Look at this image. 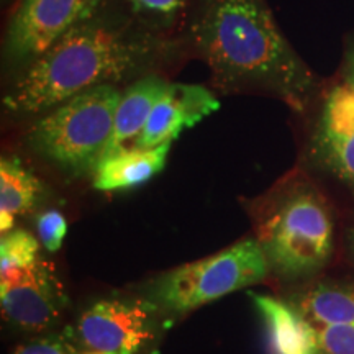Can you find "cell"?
<instances>
[{"label": "cell", "instance_id": "4", "mask_svg": "<svg viewBox=\"0 0 354 354\" xmlns=\"http://www.w3.org/2000/svg\"><path fill=\"white\" fill-rule=\"evenodd\" d=\"M120 95L113 84L74 95L35 122L28 146L73 176L94 174L112 141Z\"/></svg>", "mask_w": 354, "mask_h": 354}, {"label": "cell", "instance_id": "23", "mask_svg": "<svg viewBox=\"0 0 354 354\" xmlns=\"http://www.w3.org/2000/svg\"><path fill=\"white\" fill-rule=\"evenodd\" d=\"M351 246H353V253H354V232L351 233Z\"/></svg>", "mask_w": 354, "mask_h": 354}, {"label": "cell", "instance_id": "13", "mask_svg": "<svg viewBox=\"0 0 354 354\" xmlns=\"http://www.w3.org/2000/svg\"><path fill=\"white\" fill-rule=\"evenodd\" d=\"M169 84L159 76H146L127 87L115 110L113 135L107 154L135 146L148 123L154 105L167 91Z\"/></svg>", "mask_w": 354, "mask_h": 354}, {"label": "cell", "instance_id": "11", "mask_svg": "<svg viewBox=\"0 0 354 354\" xmlns=\"http://www.w3.org/2000/svg\"><path fill=\"white\" fill-rule=\"evenodd\" d=\"M251 299L264 320L271 354H318L315 328L294 305L269 295Z\"/></svg>", "mask_w": 354, "mask_h": 354}, {"label": "cell", "instance_id": "9", "mask_svg": "<svg viewBox=\"0 0 354 354\" xmlns=\"http://www.w3.org/2000/svg\"><path fill=\"white\" fill-rule=\"evenodd\" d=\"M313 154L354 194V88L346 82L336 84L325 97Z\"/></svg>", "mask_w": 354, "mask_h": 354}, {"label": "cell", "instance_id": "10", "mask_svg": "<svg viewBox=\"0 0 354 354\" xmlns=\"http://www.w3.org/2000/svg\"><path fill=\"white\" fill-rule=\"evenodd\" d=\"M218 99L209 88L197 84H169L154 105L143 133L135 146L151 149L172 143L180 133L196 127L198 122L218 110Z\"/></svg>", "mask_w": 354, "mask_h": 354}, {"label": "cell", "instance_id": "3", "mask_svg": "<svg viewBox=\"0 0 354 354\" xmlns=\"http://www.w3.org/2000/svg\"><path fill=\"white\" fill-rule=\"evenodd\" d=\"M256 240L269 269L287 279L317 272L333 250V221L322 194L307 180L281 184L254 209Z\"/></svg>", "mask_w": 354, "mask_h": 354}, {"label": "cell", "instance_id": "16", "mask_svg": "<svg viewBox=\"0 0 354 354\" xmlns=\"http://www.w3.org/2000/svg\"><path fill=\"white\" fill-rule=\"evenodd\" d=\"M39 261V243L26 230H12L0 240V274L26 269Z\"/></svg>", "mask_w": 354, "mask_h": 354}, {"label": "cell", "instance_id": "5", "mask_svg": "<svg viewBox=\"0 0 354 354\" xmlns=\"http://www.w3.org/2000/svg\"><path fill=\"white\" fill-rule=\"evenodd\" d=\"M269 264L258 240H243L220 253L179 266L154 279L149 300L159 312L180 317L216 299L264 281Z\"/></svg>", "mask_w": 354, "mask_h": 354}, {"label": "cell", "instance_id": "6", "mask_svg": "<svg viewBox=\"0 0 354 354\" xmlns=\"http://www.w3.org/2000/svg\"><path fill=\"white\" fill-rule=\"evenodd\" d=\"M158 313L149 299H104L79 315L74 336L86 351L141 354L156 338Z\"/></svg>", "mask_w": 354, "mask_h": 354}, {"label": "cell", "instance_id": "7", "mask_svg": "<svg viewBox=\"0 0 354 354\" xmlns=\"http://www.w3.org/2000/svg\"><path fill=\"white\" fill-rule=\"evenodd\" d=\"M100 0H24L8 25L6 55L17 63H33L64 35L91 20Z\"/></svg>", "mask_w": 354, "mask_h": 354}, {"label": "cell", "instance_id": "1", "mask_svg": "<svg viewBox=\"0 0 354 354\" xmlns=\"http://www.w3.org/2000/svg\"><path fill=\"white\" fill-rule=\"evenodd\" d=\"M190 33L221 92L264 91L299 112L313 97L312 71L264 0H203Z\"/></svg>", "mask_w": 354, "mask_h": 354}, {"label": "cell", "instance_id": "22", "mask_svg": "<svg viewBox=\"0 0 354 354\" xmlns=\"http://www.w3.org/2000/svg\"><path fill=\"white\" fill-rule=\"evenodd\" d=\"M81 354H110V353H100V351H84Z\"/></svg>", "mask_w": 354, "mask_h": 354}, {"label": "cell", "instance_id": "8", "mask_svg": "<svg viewBox=\"0 0 354 354\" xmlns=\"http://www.w3.org/2000/svg\"><path fill=\"white\" fill-rule=\"evenodd\" d=\"M64 294L46 261L0 274L3 318L24 331H43L59 318Z\"/></svg>", "mask_w": 354, "mask_h": 354}, {"label": "cell", "instance_id": "12", "mask_svg": "<svg viewBox=\"0 0 354 354\" xmlns=\"http://www.w3.org/2000/svg\"><path fill=\"white\" fill-rule=\"evenodd\" d=\"M172 143L151 149L138 146L110 153L100 161L94 172V187L104 192L138 187L165 169Z\"/></svg>", "mask_w": 354, "mask_h": 354}, {"label": "cell", "instance_id": "15", "mask_svg": "<svg viewBox=\"0 0 354 354\" xmlns=\"http://www.w3.org/2000/svg\"><path fill=\"white\" fill-rule=\"evenodd\" d=\"M312 326L354 325V290L322 284L290 302Z\"/></svg>", "mask_w": 354, "mask_h": 354}, {"label": "cell", "instance_id": "21", "mask_svg": "<svg viewBox=\"0 0 354 354\" xmlns=\"http://www.w3.org/2000/svg\"><path fill=\"white\" fill-rule=\"evenodd\" d=\"M344 74H346V84L354 88V48L348 53L346 69H344Z\"/></svg>", "mask_w": 354, "mask_h": 354}, {"label": "cell", "instance_id": "18", "mask_svg": "<svg viewBox=\"0 0 354 354\" xmlns=\"http://www.w3.org/2000/svg\"><path fill=\"white\" fill-rule=\"evenodd\" d=\"M37 230L41 245L50 253H56L63 246L68 223L63 214L57 210H46L37 218Z\"/></svg>", "mask_w": 354, "mask_h": 354}, {"label": "cell", "instance_id": "17", "mask_svg": "<svg viewBox=\"0 0 354 354\" xmlns=\"http://www.w3.org/2000/svg\"><path fill=\"white\" fill-rule=\"evenodd\" d=\"M318 354H354V325L313 326Z\"/></svg>", "mask_w": 354, "mask_h": 354}, {"label": "cell", "instance_id": "2", "mask_svg": "<svg viewBox=\"0 0 354 354\" xmlns=\"http://www.w3.org/2000/svg\"><path fill=\"white\" fill-rule=\"evenodd\" d=\"M159 53L161 46L151 38L91 19L30 63L2 104L17 115L51 110L88 88L143 71Z\"/></svg>", "mask_w": 354, "mask_h": 354}, {"label": "cell", "instance_id": "20", "mask_svg": "<svg viewBox=\"0 0 354 354\" xmlns=\"http://www.w3.org/2000/svg\"><path fill=\"white\" fill-rule=\"evenodd\" d=\"M128 2L135 8H138V10L167 15V13H172L177 8H180L184 0H128Z\"/></svg>", "mask_w": 354, "mask_h": 354}, {"label": "cell", "instance_id": "14", "mask_svg": "<svg viewBox=\"0 0 354 354\" xmlns=\"http://www.w3.org/2000/svg\"><path fill=\"white\" fill-rule=\"evenodd\" d=\"M41 196V183L17 159L0 161V232H12L17 216L28 214Z\"/></svg>", "mask_w": 354, "mask_h": 354}, {"label": "cell", "instance_id": "19", "mask_svg": "<svg viewBox=\"0 0 354 354\" xmlns=\"http://www.w3.org/2000/svg\"><path fill=\"white\" fill-rule=\"evenodd\" d=\"M13 354H81L73 343L63 336H44L17 346Z\"/></svg>", "mask_w": 354, "mask_h": 354}]
</instances>
